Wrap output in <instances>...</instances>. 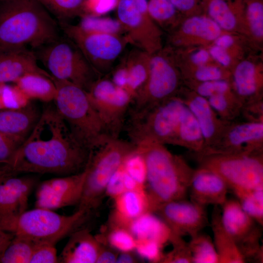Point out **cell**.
I'll return each instance as SVG.
<instances>
[{
	"instance_id": "cell-20",
	"label": "cell",
	"mask_w": 263,
	"mask_h": 263,
	"mask_svg": "<svg viewBox=\"0 0 263 263\" xmlns=\"http://www.w3.org/2000/svg\"><path fill=\"white\" fill-rule=\"evenodd\" d=\"M34 51L26 47L0 52V85L16 83L29 74H39L52 77L38 64Z\"/></svg>"
},
{
	"instance_id": "cell-9",
	"label": "cell",
	"mask_w": 263,
	"mask_h": 263,
	"mask_svg": "<svg viewBox=\"0 0 263 263\" xmlns=\"http://www.w3.org/2000/svg\"><path fill=\"white\" fill-rule=\"evenodd\" d=\"M200 167L219 174L234 193L263 188L261 153H214L199 156Z\"/></svg>"
},
{
	"instance_id": "cell-26",
	"label": "cell",
	"mask_w": 263,
	"mask_h": 263,
	"mask_svg": "<svg viewBox=\"0 0 263 263\" xmlns=\"http://www.w3.org/2000/svg\"><path fill=\"white\" fill-rule=\"evenodd\" d=\"M210 225L213 234L212 240L218 255L219 263H246L235 242L223 226L219 206H215L213 207Z\"/></svg>"
},
{
	"instance_id": "cell-10",
	"label": "cell",
	"mask_w": 263,
	"mask_h": 263,
	"mask_svg": "<svg viewBox=\"0 0 263 263\" xmlns=\"http://www.w3.org/2000/svg\"><path fill=\"white\" fill-rule=\"evenodd\" d=\"M65 36L80 49L100 76L108 73L129 43L126 37L107 33H87L75 25L59 22Z\"/></svg>"
},
{
	"instance_id": "cell-58",
	"label": "cell",
	"mask_w": 263,
	"mask_h": 263,
	"mask_svg": "<svg viewBox=\"0 0 263 263\" xmlns=\"http://www.w3.org/2000/svg\"><path fill=\"white\" fill-rule=\"evenodd\" d=\"M234 42L233 38L229 35H225L216 39V45L225 49L231 46Z\"/></svg>"
},
{
	"instance_id": "cell-55",
	"label": "cell",
	"mask_w": 263,
	"mask_h": 263,
	"mask_svg": "<svg viewBox=\"0 0 263 263\" xmlns=\"http://www.w3.org/2000/svg\"><path fill=\"white\" fill-rule=\"evenodd\" d=\"M14 236L12 233L0 230V259Z\"/></svg>"
},
{
	"instance_id": "cell-12",
	"label": "cell",
	"mask_w": 263,
	"mask_h": 263,
	"mask_svg": "<svg viewBox=\"0 0 263 263\" xmlns=\"http://www.w3.org/2000/svg\"><path fill=\"white\" fill-rule=\"evenodd\" d=\"M88 97L108 132L118 137L124 117L132 98L111 80L99 77L87 92Z\"/></svg>"
},
{
	"instance_id": "cell-19",
	"label": "cell",
	"mask_w": 263,
	"mask_h": 263,
	"mask_svg": "<svg viewBox=\"0 0 263 263\" xmlns=\"http://www.w3.org/2000/svg\"><path fill=\"white\" fill-rule=\"evenodd\" d=\"M41 113L31 101L21 108L0 109V133L19 146L33 129Z\"/></svg>"
},
{
	"instance_id": "cell-23",
	"label": "cell",
	"mask_w": 263,
	"mask_h": 263,
	"mask_svg": "<svg viewBox=\"0 0 263 263\" xmlns=\"http://www.w3.org/2000/svg\"><path fill=\"white\" fill-rule=\"evenodd\" d=\"M185 103L201 130L205 143L204 150L200 153H203L218 143L227 127L218 119L206 98L197 94Z\"/></svg>"
},
{
	"instance_id": "cell-31",
	"label": "cell",
	"mask_w": 263,
	"mask_h": 263,
	"mask_svg": "<svg viewBox=\"0 0 263 263\" xmlns=\"http://www.w3.org/2000/svg\"><path fill=\"white\" fill-rule=\"evenodd\" d=\"M106 232L95 235L102 244L107 245L120 252L135 250L136 240L126 228L108 225Z\"/></svg>"
},
{
	"instance_id": "cell-44",
	"label": "cell",
	"mask_w": 263,
	"mask_h": 263,
	"mask_svg": "<svg viewBox=\"0 0 263 263\" xmlns=\"http://www.w3.org/2000/svg\"><path fill=\"white\" fill-rule=\"evenodd\" d=\"M1 98L3 109L21 108L31 101L16 85L12 87L3 85L1 89Z\"/></svg>"
},
{
	"instance_id": "cell-34",
	"label": "cell",
	"mask_w": 263,
	"mask_h": 263,
	"mask_svg": "<svg viewBox=\"0 0 263 263\" xmlns=\"http://www.w3.org/2000/svg\"><path fill=\"white\" fill-rule=\"evenodd\" d=\"M34 244L29 239L14 236L4 250L0 263H30Z\"/></svg>"
},
{
	"instance_id": "cell-39",
	"label": "cell",
	"mask_w": 263,
	"mask_h": 263,
	"mask_svg": "<svg viewBox=\"0 0 263 263\" xmlns=\"http://www.w3.org/2000/svg\"><path fill=\"white\" fill-rule=\"evenodd\" d=\"M122 166L129 176L139 184L145 186L147 177L146 162L143 155L136 150L135 147L125 158Z\"/></svg>"
},
{
	"instance_id": "cell-16",
	"label": "cell",
	"mask_w": 263,
	"mask_h": 263,
	"mask_svg": "<svg viewBox=\"0 0 263 263\" xmlns=\"http://www.w3.org/2000/svg\"><path fill=\"white\" fill-rule=\"evenodd\" d=\"M117 15L128 42L151 55L156 37L148 10H139L133 0H118Z\"/></svg>"
},
{
	"instance_id": "cell-6",
	"label": "cell",
	"mask_w": 263,
	"mask_h": 263,
	"mask_svg": "<svg viewBox=\"0 0 263 263\" xmlns=\"http://www.w3.org/2000/svg\"><path fill=\"white\" fill-rule=\"evenodd\" d=\"M132 142L111 137L91 150L86 175L78 208L92 212L100 205L106 186L125 158L135 149Z\"/></svg>"
},
{
	"instance_id": "cell-61",
	"label": "cell",
	"mask_w": 263,
	"mask_h": 263,
	"mask_svg": "<svg viewBox=\"0 0 263 263\" xmlns=\"http://www.w3.org/2000/svg\"><path fill=\"white\" fill-rule=\"evenodd\" d=\"M2 0H0V1H2Z\"/></svg>"
},
{
	"instance_id": "cell-1",
	"label": "cell",
	"mask_w": 263,
	"mask_h": 263,
	"mask_svg": "<svg viewBox=\"0 0 263 263\" xmlns=\"http://www.w3.org/2000/svg\"><path fill=\"white\" fill-rule=\"evenodd\" d=\"M91 150L73 135L54 106L43 109L29 135L6 168L19 173L61 175L84 170Z\"/></svg>"
},
{
	"instance_id": "cell-42",
	"label": "cell",
	"mask_w": 263,
	"mask_h": 263,
	"mask_svg": "<svg viewBox=\"0 0 263 263\" xmlns=\"http://www.w3.org/2000/svg\"><path fill=\"white\" fill-rule=\"evenodd\" d=\"M164 247L158 243L149 239H137L135 250L140 257L151 263H159L163 258Z\"/></svg>"
},
{
	"instance_id": "cell-57",
	"label": "cell",
	"mask_w": 263,
	"mask_h": 263,
	"mask_svg": "<svg viewBox=\"0 0 263 263\" xmlns=\"http://www.w3.org/2000/svg\"><path fill=\"white\" fill-rule=\"evenodd\" d=\"M132 251L120 252L118 253L116 263H135L138 259L132 253Z\"/></svg>"
},
{
	"instance_id": "cell-48",
	"label": "cell",
	"mask_w": 263,
	"mask_h": 263,
	"mask_svg": "<svg viewBox=\"0 0 263 263\" xmlns=\"http://www.w3.org/2000/svg\"><path fill=\"white\" fill-rule=\"evenodd\" d=\"M228 89V83L221 79L202 82L197 88V93L207 99L215 94H226Z\"/></svg>"
},
{
	"instance_id": "cell-2",
	"label": "cell",
	"mask_w": 263,
	"mask_h": 263,
	"mask_svg": "<svg viewBox=\"0 0 263 263\" xmlns=\"http://www.w3.org/2000/svg\"><path fill=\"white\" fill-rule=\"evenodd\" d=\"M58 25L36 0L0 1V52L38 48L60 37Z\"/></svg>"
},
{
	"instance_id": "cell-4",
	"label": "cell",
	"mask_w": 263,
	"mask_h": 263,
	"mask_svg": "<svg viewBox=\"0 0 263 263\" xmlns=\"http://www.w3.org/2000/svg\"><path fill=\"white\" fill-rule=\"evenodd\" d=\"M55 106L75 137L90 150L113 137L91 104L87 91L68 81L54 79Z\"/></svg>"
},
{
	"instance_id": "cell-46",
	"label": "cell",
	"mask_w": 263,
	"mask_h": 263,
	"mask_svg": "<svg viewBox=\"0 0 263 263\" xmlns=\"http://www.w3.org/2000/svg\"><path fill=\"white\" fill-rule=\"evenodd\" d=\"M247 14L252 33L258 38L263 36V5L259 1L249 4Z\"/></svg>"
},
{
	"instance_id": "cell-60",
	"label": "cell",
	"mask_w": 263,
	"mask_h": 263,
	"mask_svg": "<svg viewBox=\"0 0 263 263\" xmlns=\"http://www.w3.org/2000/svg\"><path fill=\"white\" fill-rule=\"evenodd\" d=\"M3 85H0V109H3L2 103H1V89Z\"/></svg>"
},
{
	"instance_id": "cell-11",
	"label": "cell",
	"mask_w": 263,
	"mask_h": 263,
	"mask_svg": "<svg viewBox=\"0 0 263 263\" xmlns=\"http://www.w3.org/2000/svg\"><path fill=\"white\" fill-rule=\"evenodd\" d=\"M224 227L232 238L246 263H263V226L242 208L237 199H227L220 207Z\"/></svg>"
},
{
	"instance_id": "cell-38",
	"label": "cell",
	"mask_w": 263,
	"mask_h": 263,
	"mask_svg": "<svg viewBox=\"0 0 263 263\" xmlns=\"http://www.w3.org/2000/svg\"><path fill=\"white\" fill-rule=\"evenodd\" d=\"M208 11L212 19L220 27L226 30H231L235 27V17L224 0H211Z\"/></svg>"
},
{
	"instance_id": "cell-51",
	"label": "cell",
	"mask_w": 263,
	"mask_h": 263,
	"mask_svg": "<svg viewBox=\"0 0 263 263\" xmlns=\"http://www.w3.org/2000/svg\"><path fill=\"white\" fill-rule=\"evenodd\" d=\"M118 254L117 251L102 244L96 263H116Z\"/></svg>"
},
{
	"instance_id": "cell-53",
	"label": "cell",
	"mask_w": 263,
	"mask_h": 263,
	"mask_svg": "<svg viewBox=\"0 0 263 263\" xmlns=\"http://www.w3.org/2000/svg\"><path fill=\"white\" fill-rule=\"evenodd\" d=\"M211 56L219 63L224 66H228L230 63V58L225 49L215 45L209 51Z\"/></svg>"
},
{
	"instance_id": "cell-41",
	"label": "cell",
	"mask_w": 263,
	"mask_h": 263,
	"mask_svg": "<svg viewBox=\"0 0 263 263\" xmlns=\"http://www.w3.org/2000/svg\"><path fill=\"white\" fill-rule=\"evenodd\" d=\"M207 99L214 112L225 120L233 117L242 105L241 103H232L226 94H215Z\"/></svg>"
},
{
	"instance_id": "cell-35",
	"label": "cell",
	"mask_w": 263,
	"mask_h": 263,
	"mask_svg": "<svg viewBox=\"0 0 263 263\" xmlns=\"http://www.w3.org/2000/svg\"><path fill=\"white\" fill-rule=\"evenodd\" d=\"M182 30L186 34L208 40L216 39L221 33V27L213 19L204 17L188 19L183 23Z\"/></svg>"
},
{
	"instance_id": "cell-33",
	"label": "cell",
	"mask_w": 263,
	"mask_h": 263,
	"mask_svg": "<svg viewBox=\"0 0 263 263\" xmlns=\"http://www.w3.org/2000/svg\"><path fill=\"white\" fill-rule=\"evenodd\" d=\"M233 78L236 91L240 96L248 97L256 93L257 83L255 68L251 62L240 63L235 70Z\"/></svg>"
},
{
	"instance_id": "cell-36",
	"label": "cell",
	"mask_w": 263,
	"mask_h": 263,
	"mask_svg": "<svg viewBox=\"0 0 263 263\" xmlns=\"http://www.w3.org/2000/svg\"><path fill=\"white\" fill-rule=\"evenodd\" d=\"M244 210L263 226V188L234 193Z\"/></svg>"
},
{
	"instance_id": "cell-15",
	"label": "cell",
	"mask_w": 263,
	"mask_h": 263,
	"mask_svg": "<svg viewBox=\"0 0 263 263\" xmlns=\"http://www.w3.org/2000/svg\"><path fill=\"white\" fill-rule=\"evenodd\" d=\"M86 175L82 171L42 182L36 193L37 207L54 210L75 205L81 198Z\"/></svg>"
},
{
	"instance_id": "cell-24",
	"label": "cell",
	"mask_w": 263,
	"mask_h": 263,
	"mask_svg": "<svg viewBox=\"0 0 263 263\" xmlns=\"http://www.w3.org/2000/svg\"><path fill=\"white\" fill-rule=\"evenodd\" d=\"M113 200L114 209L109 219V225L123 227L130 221L150 211L146 191H127Z\"/></svg>"
},
{
	"instance_id": "cell-28",
	"label": "cell",
	"mask_w": 263,
	"mask_h": 263,
	"mask_svg": "<svg viewBox=\"0 0 263 263\" xmlns=\"http://www.w3.org/2000/svg\"><path fill=\"white\" fill-rule=\"evenodd\" d=\"M172 144L183 146L198 153L205 149V141L200 126L186 104Z\"/></svg>"
},
{
	"instance_id": "cell-17",
	"label": "cell",
	"mask_w": 263,
	"mask_h": 263,
	"mask_svg": "<svg viewBox=\"0 0 263 263\" xmlns=\"http://www.w3.org/2000/svg\"><path fill=\"white\" fill-rule=\"evenodd\" d=\"M263 140L262 120L242 123L226 128L218 143L204 155L241 152L261 153Z\"/></svg>"
},
{
	"instance_id": "cell-14",
	"label": "cell",
	"mask_w": 263,
	"mask_h": 263,
	"mask_svg": "<svg viewBox=\"0 0 263 263\" xmlns=\"http://www.w3.org/2000/svg\"><path fill=\"white\" fill-rule=\"evenodd\" d=\"M153 212L174 234L181 237H190L209 225L206 207L186 199L165 203Z\"/></svg>"
},
{
	"instance_id": "cell-27",
	"label": "cell",
	"mask_w": 263,
	"mask_h": 263,
	"mask_svg": "<svg viewBox=\"0 0 263 263\" xmlns=\"http://www.w3.org/2000/svg\"><path fill=\"white\" fill-rule=\"evenodd\" d=\"M16 85L30 101L49 102L55 99L56 87L53 77L39 74H29L19 78Z\"/></svg>"
},
{
	"instance_id": "cell-32",
	"label": "cell",
	"mask_w": 263,
	"mask_h": 263,
	"mask_svg": "<svg viewBox=\"0 0 263 263\" xmlns=\"http://www.w3.org/2000/svg\"><path fill=\"white\" fill-rule=\"evenodd\" d=\"M48 12L57 18L59 22H66L69 19L81 15L85 0H36Z\"/></svg>"
},
{
	"instance_id": "cell-7",
	"label": "cell",
	"mask_w": 263,
	"mask_h": 263,
	"mask_svg": "<svg viewBox=\"0 0 263 263\" xmlns=\"http://www.w3.org/2000/svg\"><path fill=\"white\" fill-rule=\"evenodd\" d=\"M65 37L36 49V57L53 78L70 82L88 92L100 75L77 46Z\"/></svg>"
},
{
	"instance_id": "cell-21",
	"label": "cell",
	"mask_w": 263,
	"mask_h": 263,
	"mask_svg": "<svg viewBox=\"0 0 263 263\" xmlns=\"http://www.w3.org/2000/svg\"><path fill=\"white\" fill-rule=\"evenodd\" d=\"M36 183L33 177L16 175L0 181V215L19 214L26 210Z\"/></svg>"
},
{
	"instance_id": "cell-59",
	"label": "cell",
	"mask_w": 263,
	"mask_h": 263,
	"mask_svg": "<svg viewBox=\"0 0 263 263\" xmlns=\"http://www.w3.org/2000/svg\"><path fill=\"white\" fill-rule=\"evenodd\" d=\"M16 175L17 174L4 167L0 168V181L8 177Z\"/></svg>"
},
{
	"instance_id": "cell-29",
	"label": "cell",
	"mask_w": 263,
	"mask_h": 263,
	"mask_svg": "<svg viewBox=\"0 0 263 263\" xmlns=\"http://www.w3.org/2000/svg\"><path fill=\"white\" fill-rule=\"evenodd\" d=\"M124 62L128 71V82L125 90L133 100L145 84L149 75L150 55L137 48Z\"/></svg>"
},
{
	"instance_id": "cell-8",
	"label": "cell",
	"mask_w": 263,
	"mask_h": 263,
	"mask_svg": "<svg viewBox=\"0 0 263 263\" xmlns=\"http://www.w3.org/2000/svg\"><path fill=\"white\" fill-rule=\"evenodd\" d=\"M184 101L171 97L159 103L133 112L128 133L135 145L145 141L172 144L185 107Z\"/></svg>"
},
{
	"instance_id": "cell-45",
	"label": "cell",
	"mask_w": 263,
	"mask_h": 263,
	"mask_svg": "<svg viewBox=\"0 0 263 263\" xmlns=\"http://www.w3.org/2000/svg\"><path fill=\"white\" fill-rule=\"evenodd\" d=\"M58 263L55 244L49 242L35 243L30 263Z\"/></svg>"
},
{
	"instance_id": "cell-30",
	"label": "cell",
	"mask_w": 263,
	"mask_h": 263,
	"mask_svg": "<svg viewBox=\"0 0 263 263\" xmlns=\"http://www.w3.org/2000/svg\"><path fill=\"white\" fill-rule=\"evenodd\" d=\"M188 242L193 263H219L212 238L202 231L190 237Z\"/></svg>"
},
{
	"instance_id": "cell-37",
	"label": "cell",
	"mask_w": 263,
	"mask_h": 263,
	"mask_svg": "<svg viewBox=\"0 0 263 263\" xmlns=\"http://www.w3.org/2000/svg\"><path fill=\"white\" fill-rule=\"evenodd\" d=\"M80 30L87 33H107L121 35L124 29L118 21L109 18L95 16H84L79 23L75 25Z\"/></svg>"
},
{
	"instance_id": "cell-25",
	"label": "cell",
	"mask_w": 263,
	"mask_h": 263,
	"mask_svg": "<svg viewBox=\"0 0 263 263\" xmlns=\"http://www.w3.org/2000/svg\"><path fill=\"white\" fill-rule=\"evenodd\" d=\"M137 239L154 241L162 246L170 244L176 235L155 213L148 211L130 221L123 227Z\"/></svg>"
},
{
	"instance_id": "cell-54",
	"label": "cell",
	"mask_w": 263,
	"mask_h": 263,
	"mask_svg": "<svg viewBox=\"0 0 263 263\" xmlns=\"http://www.w3.org/2000/svg\"><path fill=\"white\" fill-rule=\"evenodd\" d=\"M176 9L181 11H188L192 9L195 0H170Z\"/></svg>"
},
{
	"instance_id": "cell-18",
	"label": "cell",
	"mask_w": 263,
	"mask_h": 263,
	"mask_svg": "<svg viewBox=\"0 0 263 263\" xmlns=\"http://www.w3.org/2000/svg\"><path fill=\"white\" fill-rule=\"evenodd\" d=\"M228 187L215 172L199 167L194 169L188 191L190 200L200 205H222L227 199Z\"/></svg>"
},
{
	"instance_id": "cell-22",
	"label": "cell",
	"mask_w": 263,
	"mask_h": 263,
	"mask_svg": "<svg viewBox=\"0 0 263 263\" xmlns=\"http://www.w3.org/2000/svg\"><path fill=\"white\" fill-rule=\"evenodd\" d=\"M101 244L88 228H79L70 235L58 263H96Z\"/></svg>"
},
{
	"instance_id": "cell-49",
	"label": "cell",
	"mask_w": 263,
	"mask_h": 263,
	"mask_svg": "<svg viewBox=\"0 0 263 263\" xmlns=\"http://www.w3.org/2000/svg\"><path fill=\"white\" fill-rule=\"evenodd\" d=\"M19 146L0 133V166L9 164Z\"/></svg>"
},
{
	"instance_id": "cell-56",
	"label": "cell",
	"mask_w": 263,
	"mask_h": 263,
	"mask_svg": "<svg viewBox=\"0 0 263 263\" xmlns=\"http://www.w3.org/2000/svg\"><path fill=\"white\" fill-rule=\"evenodd\" d=\"M209 54L205 50H200L191 55V59L196 65H202L208 60Z\"/></svg>"
},
{
	"instance_id": "cell-50",
	"label": "cell",
	"mask_w": 263,
	"mask_h": 263,
	"mask_svg": "<svg viewBox=\"0 0 263 263\" xmlns=\"http://www.w3.org/2000/svg\"><path fill=\"white\" fill-rule=\"evenodd\" d=\"M195 76L198 81L203 82L221 79L222 73L217 67L201 66L196 70Z\"/></svg>"
},
{
	"instance_id": "cell-52",
	"label": "cell",
	"mask_w": 263,
	"mask_h": 263,
	"mask_svg": "<svg viewBox=\"0 0 263 263\" xmlns=\"http://www.w3.org/2000/svg\"><path fill=\"white\" fill-rule=\"evenodd\" d=\"M111 80L116 86L125 89L128 82V71L124 62L114 70Z\"/></svg>"
},
{
	"instance_id": "cell-40",
	"label": "cell",
	"mask_w": 263,
	"mask_h": 263,
	"mask_svg": "<svg viewBox=\"0 0 263 263\" xmlns=\"http://www.w3.org/2000/svg\"><path fill=\"white\" fill-rule=\"evenodd\" d=\"M172 249L164 253L161 263H193L188 242L176 236L171 242Z\"/></svg>"
},
{
	"instance_id": "cell-3",
	"label": "cell",
	"mask_w": 263,
	"mask_h": 263,
	"mask_svg": "<svg viewBox=\"0 0 263 263\" xmlns=\"http://www.w3.org/2000/svg\"><path fill=\"white\" fill-rule=\"evenodd\" d=\"M134 145L146 162L145 187L150 211L153 212L169 202L186 199L194 169L164 144L145 141Z\"/></svg>"
},
{
	"instance_id": "cell-5",
	"label": "cell",
	"mask_w": 263,
	"mask_h": 263,
	"mask_svg": "<svg viewBox=\"0 0 263 263\" xmlns=\"http://www.w3.org/2000/svg\"><path fill=\"white\" fill-rule=\"evenodd\" d=\"M91 213L77 208L72 214L66 216L36 207L19 214L0 215V230L34 243L49 242L56 244L60 240L81 228Z\"/></svg>"
},
{
	"instance_id": "cell-43",
	"label": "cell",
	"mask_w": 263,
	"mask_h": 263,
	"mask_svg": "<svg viewBox=\"0 0 263 263\" xmlns=\"http://www.w3.org/2000/svg\"><path fill=\"white\" fill-rule=\"evenodd\" d=\"M148 9L151 19L159 21L171 19L176 9L170 0H149Z\"/></svg>"
},
{
	"instance_id": "cell-47",
	"label": "cell",
	"mask_w": 263,
	"mask_h": 263,
	"mask_svg": "<svg viewBox=\"0 0 263 263\" xmlns=\"http://www.w3.org/2000/svg\"><path fill=\"white\" fill-rule=\"evenodd\" d=\"M125 178V171L122 164L109 180L106 188L105 195L114 199L127 191Z\"/></svg>"
},
{
	"instance_id": "cell-13",
	"label": "cell",
	"mask_w": 263,
	"mask_h": 263,
	"mask_svg": "<svg viewBox=\"0 0 263 263\" xmlns=\"http://www.w3.org/2000/svg\"><path fill=\"white\" fill-rule=\"evenodd\" d=\"M178 82L177 73L168 59L162 56L150 55L148 76L132 101L133 112L142 110L172 97Z\"/></svg>"
}]
</instances>
